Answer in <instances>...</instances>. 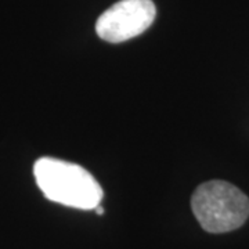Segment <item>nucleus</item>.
Wrapping results in <instances>:
<instances>
[{
	"label": "nucleus",
	"mask_w": 249,
	"mask_h": 249,
	"mask_svg": "<svg viewBox=\"0 0 249 249\" xmlns=\"http://www.w3.org/2000/svg\"><path fill=\"white\" fill-rule=\"evenodd\" d=\"M34 175L46 198L57 204L88 211L103 199L97 180L76 163L45 157L35 162Z\"/></svg>",
	"instance_id": "f257e3e1"
},
{
	"label": "nucleus",
	"mask_w": 249,
	"mask_h": 249,
	"mask_svg": "<svg viewBox=\"0 0 249 249\" xmlns=\"http://www.w3.org/2000/svg\"><path fill=\"white\" fill-rule=\"evenodd\" d=\"M191 208L205 231L222 234L237 230L249 217V198L223 180L202 183L191 198Z\"/></svg>",
	"instance_id": "f03ea898"
},
{
	"label": "nucleus",
	"mask_w": 249,
	"mask_h": 249,
	"mask_svg": "<svg viewBox=\"0 0 249 249\" xmlns=\"http://www.w3.org/2000/svg\"><path fill=\"white\" fill-rule=\"evenodd\" d=\"M155 16L152 0H121L98 17L96 32L106 42L121 43L145 32Z\"/></svg>",
	"instance_id": "7ed1b4c3"
},
{
	"label": "nucleus",
	"mask_w": 249,
	"mask_h": 249,
	"mask_svg": "<svg viewBox=\"0 0 249 249\" xmlns=\"http://www.w3.org/2000/svg\"><path fill=\"white\" fill-rule=\"evenodd\" d=\"M94 211H96V213L97 214H104V208H103L101 205H97V206L94 208Z\"/></svg>",
	"instance_id": "20e7f679"
}]
</instances>
